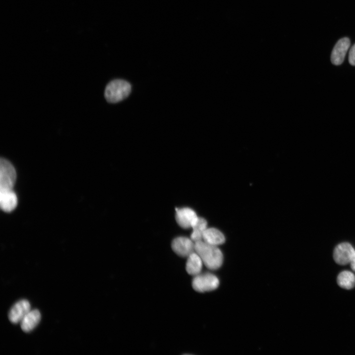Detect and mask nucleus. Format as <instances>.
I'll list each match as a JSON object with an SVG mask.
<instances>
[{"mask_svg": "<svg viewBox=\"0 0 355 355\" xmlns=\"http://www.w3.org/2000/svg\"><path fill=\"white\" fill-rule=\"evenodd\" d=\"M350 264L352 270L355 271V252Z\"/></svg>", "mask_w": 355, "mask_h": 355, "instance_id": "17", "label": "nucleus"}, {"mask_svg": "<svg viewBox=\"0 0 355 355\" xmlns=\"http://www.w3.org/2000/svg\"><path fill=\"white\" fill-rule=\"evenodd\" d=\"M17 205L18 197L13 190H0V207L3 211L11 212Z\"/></svg>", "mask_w": 355, "mask_h": 355, "instance_id": "10", "label": "nucleus"}, {"mask_svg": "<svg viewBox=\"0 0 355 355\" xmlns=\"http://www.w3.org/2000/svg\"><path fill=\"white\" fill-rule=\"evenodd\" d=\"M172 248L178 256L188 257L195 251V243L186 237H179L175 238L172 243Z\"/></svg>", "mask_w": 355, "mask_h": 355, "instance_id": "5", "label": "nucleus"}, {"mask_svg": "<svg viewBox=\"0 0 355 355\" xmlns=\"http://www.w3.org/2000/svg\"><path fill=\"white\" fill-rule=\"evenodd\" d=\"M350 44V39L347 37L337 42L331 55V62L334 65L338 66L343 63Z\"/></svg>", "mask_w": 355, "mask_h": 355, "instance_id": "8", "label": "nucleus"}, {"mask_svg": "<svg viewBox=\"0 0 355 355\" xmlns=\"http://www.w3.org/2000/svg\"><path fill=\"white\" fill-rule=\"evenodd\" d=\"M218 277L211 273L199 274L195 276L192 282L193 289L199 292L214 291L219 286Z\"/></svg>", "mask_w": 355, "mask_h": 355, "instance_id": "4", "label": "nucleus"}, {"mask_svg": "<svg viewBox=\"0 0 355 355\" xmlns=\"http://www.w3.org/2000/svg\"><path fill=\"white\" fill-rule=\"evenodd\" d=\"M190 238L194 242L203 240V235L208 229V222L206 219L199 217L197 222L192 228Z\"/></svg>", "mask_w": 355, "mask_h": 355, "instance_id": "14", "label": "nucleus"}, {"mask_svg": "<svg viewBox=\"0 0 355 355\" xmlns=\"http://www.w3.org/2000/svg\"><path fill=\"white\" fill-rule=\"evenodd\" d=\"M337 282L341 288L350 290L355 286V276L350 271H344L338 275Z\"/></svg>", "mask_w": 355, "mask_h": 355, "instance_id": "15", "label": "nucleus"}, {"mask_svg": "<svg viewBox=\"0 0 355 355\" xmlns=\"http://www.w3.org/2000/svg\"><path fill=\"white\" fill-rule=\"evenodd\" d=\"M203 241L206 243L218 246L224 244L226 238L224 234L215 228H208L203 235Z\"/></svg>", "mask_w": 355, "mask_h": 355, "instance_id": "12", "label": "nucleus"}, {"mask_svg": "<svg viewBox=\"0 0 355 355\" xmlns=\"http://www.w3.org/2000/svg\"><path fill=\"white\" fill-rule=\"evenodd\" d=\"M348 60L350 65L355 66V44L352 46L350 50Z\"/></svg>", "mask_w": 355, "mask_h": 355, "instance_id": "16", "label": "nucleus"}, {"mask_svg": "<svg viewBox=\"0 0 355 355\" xmlns=\"http://www.w3.org/2000/svg\"><path fill=\"white\" fill-rule=\"evenodd\" d=\"M31 311V306L27 300H21L14 304L9 313V319L13 324L21 322Z\"/></svg>", "mask_w": 355, "mask_h": 355, "instance_id": "9", "label": "nucleus"}, {"mask_svg": "<svg viewBox=\"0 0 355 355\" xmlns=\"http://www.w3.org/2000/svg\"><path fill=\"white\" fill-rule=\"evenodd\" d=\"M131 91V85L123 80H115L107 85L105 97L108 103L116 104L127 98Z\"/></svg>", "mask_w": 355, "mask_h": 355, "instance_id": "2", "label": "nucleus"}, {"mask_svg": "<svg viewBox=\"0 0 355 355\" xmlns=\"http://www.w3.org/2000/svg\"><path fill=\"white\" fill-rule=\"evenodd\" d=\"M195 251L204 264L210 270H217L222 265L223 255L218 246L209 244L204 241L195 243Z\"/></svg>", "mask_w": 355, "mask_h": 355, "instance_id": "1", "label": "nucleus"}, {"mask_svg": "<svg viewBox=\"0 0 355 355\" xmlns=\"http://www.w3.org/2000/svg\"><path fill=\"white\" fill-rule=\"evenodd\" d=\"M41 319V314L38 310L31 311L21 322L22 330L25 333L32 331L39 324Z\"/></svg>", "mask_w": 355, "mask_h": 355, "instance_id": "11", "label": "nucleus"}, {"mask_svg": "<svg viewBox=\"0 0 355 355\" xmlns=\"http://www.w3.org/2000/svg\"><path fill=\"white\" fill-rule=\"evenodd\" d=\"M176 211V222L185 229L192 228L199 218L196 212L190 208L178 209Z\"/></svg>", "mask_w": 355, "mask_h": 355, "instance_id": "7", "label": "nucleus"}, {"mask_svg": "<svg viewBox=\"0 0 355 355\" xmlns=\"http://www.w3.org/2000/svg\"><path fill=\"white\" fill-rule=\"evenodd\" d=\"M17 180V172L8 161H0V190H13Z\"/></svg>", "mask_w": 355, "mask_h": 355, "instance_id": "3", "label": "nucleus"}, {"mask_svg": "<svg viewBox=\"0 0 355 355\" xmlns=\"http://www.w3.org/2000/svg\"><path fill=\"white\" fill-rule=\"evenodd\" d=\"M204 263L200 256L194 251L188 257L186 263V271L190 275L195 276L201 273Z\"/></svg>", "mask_w": 355, "mask_h": 355, "instance_id": "13", "label": "nucleus"}, {"mask_svg": "<svg viewBox=\"0 0 355 355\" xmlns=\"http://www.w3.org/2000/svg\"><path fill=\"white\" fill-rule=\"evenodd\" d=\"M355 252L352 246L348 243L340 244L335 248L334 258L335 263L345 266L350 263Z\"/></svg>", "mask_w": 355, "mask_h": 355, "instance_id": "6", "label": "nucleus"}]
</instances>
